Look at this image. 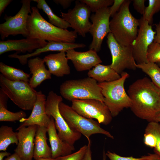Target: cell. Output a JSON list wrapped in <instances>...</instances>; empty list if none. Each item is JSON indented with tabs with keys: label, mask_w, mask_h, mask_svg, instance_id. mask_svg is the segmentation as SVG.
<instances>
[{
	"label": "cell",
	"mask_w": 160,
	"mask_h": 160,
	"mask_svg": "<svg viewBox=\"0 0 160 160\" xmlns=\"http://www.w3.org/2000/svg\"><path fill=\"white\" fill-rule=\"evenodd\" d=\"M136 66L148 75L152 82L160 89V67L157 64L148 62L137 64Z\"/></svg>",
	"instance_id": "obj_29"
},
{
	"label": "cell",
	"mask_w": 160,
	"mask_h": 160,
	"mask_svg": "<svg viewBox=\"0 0 160 160\" xmlns=\"http://www.w3.org/2000/svg\"><path fill=\"white\" fill-rule=\"evenodd\" d=\"M139 26L137 37L132 44L133 56L137 64L148 62L146 55L149 45L153 42L156 31L151 25L143 17L140 20Z\"/></svg>",
	"instance_id": "obj_14"
},
{
	"label": "cell",
	"mask_w": 160,
	"mask_h": 160,
	"mask_svg": "<svg viewBox=\"0 0 160 160\" xmlns=\"http://www.w3.org/2000/svg\"><path fill=\"white\" fill-rule=\"evenodd\" d=\"M146 129L153 132L156 137L157 142L154 151L160 158V124L155 121L149 122Z\"/></svg>",
	"instance_id": "obj_34"
},
{
	"label": "cell",
	"mask_w": 160,
	"mask_h": 160,
	"mask_svg": "<svg viewBox=\"0 0 160 160\" xmlns=\"http://www.w3.org/2000/svg\"><path fill=\"white\" fill-rule=\"evenodd\" d=\"M160 11V0H149L143 17L151 25L154 15Z\"/></svg>",
	"instance_id": "obj_30"
},
{
	"label": "cell",
	"mask_w": 160,
	"mask_h": 160,
	"mask_svg": "<svg viewBox=\"0 0 160 160\" xmlns=\"http://www.w3.org/2000/svg\"><path fill=\"white\" fill-rule=\"evenodd\" d=\"M11 155L8 152L6 151H2L0 153V160H3L5 156H8Z\"/></svg>",
	"instance_id": "obj_44"
},
{
	"label": "cell",
	"mask_w": 160,
	"mask_h": 160,
	"mask_svg": "<svg viewBox=\"0 0 160 160\" xmlns=\"http://www.w3.org/2000/svg\"><path fill=\"white\" fill-rule=\"evenodd\" d=\"M91 142L90 140L88 141L87 148L82 160H92L91 148ZM106 153L104 149L103 151V160H106Z\"/></svg>",
	"instance_id": "obj_39"
},
{
	"label": "cell",
	"mask_w": 160,
	"mask_h": 160,
	"mask_svg": "<svg viewBox=\"0 0 160 160\" xmlns=\"http://www.w3.org/2000/svg\"><path fill=\"white\" fill-rule=\"evenodd\" d=\"M47 128L52 158L67 156L75 150L73 145L65 142L59 137L57 132L54 119L52 116Z\"/></svg>",
	"instance_id": "obj_20"
},
{
	"label": "cell",
	"mask_w": 160,
	"mask_h": 160,
	"mask_svg": "<svg viewBox=\"0 0 160 160\" xmlns=\"http://www.w3.org/2000/svg\"><path fill=\"white\" fill-rule=\"evenodd\" d=\"M71 107L80 115L88 119H95L105 125L111 121L112 116L103 102L94 99L74 100Z\"/></svg>",
	"instance_id": "obj_11"
},
{
	"label": "cell",
	"mask_w": 160,
	"mask_h": 160,
	"mask_svg": "<svg viewBox=\"0 0 160 160\" xmlns=\"http://www.w3.org/2000/svg\"><path fill=\"white\" fill-rule=\"evenodd\" d=\"M106 42L112 56L111 68L119 74L126 69L133 70L137 68L132 45L120 44L111 33L107 35Z\"/></svg>",
	"instance_id": "obj_10"
},
{
	"label": "cell",
	"mask_w": 160,
	"mask_h": 160,
	"mask_svg": "<svg viewBox=\"0 0 160 160\" xmlns=\"http://www.w3.org/2000/svg\"><path fill=\"white\" fill-rule=\"evenodd\" d=\"M0 89L19 108L32 110L37 97V91L29 82L9 80L0 75Z\"/></svg>",
	"instance_id": "obj_6"
},
{
	"label": "cell",
	"mask_w": 160,
	"mask_h": 160,
	"mask_svg": "<svg viewBox=\"0 0 160 160\" xmlns=\"http://www.w3.org/2000/svg\"><path fill=\"white\" fill-rule=\"evenodd\" d=\"M47 127L37 126L34 142V144L33 158L35 160L41 158H52L51 147L47 142Z\"/></svg>",
	"instance_id": "obj_23"
},
{
	"label": "cell",
	"mask_w": 160,
	"mask_h": 160,
	"mask_svg": "<svg viewBox=\"0 0 160 160\" xmlns=\"http://www.w3.org/2000/svg\"><path fill=\"white\" fill-rule=\"evenodd\" d=\"M37 3L38 9H42L47 15L49 22L61 28L67 29L71 27L70 24L62 18L56 15L48 5L45 0H33Z\"/></svg>",
	"instance_id": "obj_26"
},
{
	"label": "cell",
	"mask_w": 160,
	"mask_h": 160,
	"mask_svg": "<svg viewBox=\"0 0 160 160\" xmlns=\"http://www.w3.org/2000/svg\"><path fill=\"white\" fill-rule=\"evenodd\" d=\"M65 52L68 59L71 61L78 71L89 70L102 63L97 52L93 50L89 49L87 51L81 52L71 49Z\"/></svg>",
	"instance_id": "obj_17"
},
{
	"label": "cell",
	"mask_w": 160,
	"mask_h": 160,
	"mask_svg": "<svg viewBox=\"0 0 160 160\" xmlns=\"http://www.w3.org/2000/svg\"><path fill=\"white\" fill-rule=\"evenodd\" d=\"M17 132L13 131L12 127L2 125L0 127V151H6L11 144L17 145Z\"/></svg>",
	"instance_id": "obj_28"
},
{
	"label": "cell",
	"mask_w": 160,
	"mask_h": 160,
	"mask_svg": "<svg viewBox=\"0 0 160 160\" xmlns=\"http://www.w3.org/2000/svg\"><path fill=\"white\" fill-rule=\"evenodd\" d=\"M144 136V144L151 148H155L157 143V138L154 133L145 129Z\"/></svg>",
	"instance_id": "obj_35"
},
{
	"label": "cell",
	"mask_w": 160,
	"mask_h": 160,
	"mask_svg": "<svg viewBox=\"0 0 160 160\" xmlns=\"http://www.w3.org/2000/svg\"><path fill=\"white\" fill-rule=\"evenodd\" d=\"M37 126L18 127L17 135L18 143L15 153L22 160H32L34 151V140Z\"/></svg>",
	"instance_id": "obj_15"
},
{
	"label": "cell",
	"mask_w": 160,
	"mask_h": 160,
	"mask_svg": "<svg viewBox=\"0 0 160 160\" xmlns=\"http://www.w3.org/2000/svg\"><path fill=\"white\" fill-rule=\"evenodd\" d=\"M87 146L84 145L77 151L63 156L61 160H82L86 151Z\"/></svg>",
	"instance_id": "obj_36"
},
{
	"label": "cell",
	"mask_w": 160,
	"mask_h": 160,
	"mask_svg": "<svg viewBox=\"0 0 160 160\" xmlns=\"http://www.w3.org/2000/svg\"><path fill=\"white\" fill-rule=\"evenodd\" d=\"M60 111L69 127L73 130L85 136L89 140L93 134H102L112 139L113 136L102 128L97 121L86 118L78 114L71 107L63 102L59 104Z\"/></svg>",
	"instance_id": "obj_7"
},
{
	"label": "cell",
	"mask_w": 160,
	"mask_h": 160,
	"mask_svg": "<svg viewBox=\"0 0 160 160\" xmlns=\"http://www.w3.org/2000/svg\"><path fill=\"white\" fill-rule=\"evenodd\" d=\"M125 0H113V2L109 7L110 16L112 17L120 9Z\"/></svg>",
	"instance_id": "obj_38"
},
{
	"label": "cell",
	"mask_w": 160,
	"mask_h": 160,
	"mask_svg": "<svg viewBox=\"0 0 160 160\" xmlns=\"http://www.w3.org/2000/svg\"><path fill=\"white\" fill-rule=\"evenodd\" d=\"M60 92L62 97L71 101L74 100L88 99L104 101L101 89L98 83L89 77L65 81L60 85Z\"/></svg>",
	"instance_id": "obj_5"
},
{
	"label": "cell",
	"mask_w": 160,
	"mask_h": 160,
	"mask_svg": "<svg viewBox=\"0 0 160 160\" xmlns=\"http://www.w3.org/2000/svg\"><path fill=\"white\" fill-rule=\"evenodd\" d=\"M62 101V96L58 95L52 91H50L46 101V113L49 116H52L54 119L55 127L60 138L65 142L73 145L75 142L80 138L82 135L72 129L60 113L59 104Z\"/></svg>",
	"instance_id": "obj_8"
},
{
	"label": "cell",
	"mask_w": 160,
	"mask_h": 160,
	"mask_svg": "<svg viewBox=\"0 0 160 160\" xmlns=\"http://www.w3.org/2000/svg\"><path fill=\"white\" fill-rule=\"evenodd\" d=\"M106 154L110 160H160V158L156 154H149L148 155L144 156L140 158H137L132 156H122L109 151H107Z\"/></svg>",
	"instance_id": "obj_32"
},
{
	"label": "cell",
	"mask_w": 160,
	"mask_h": 160,
	"mask_svg": "<svg viewBox=\"0 0 160 160\" xmlns=\"http://www.w3.org/2000/svg\"><path fill=\"white\" fill-rule=\"evenodd\" d=\"M130 108L138 117L149 122L155 121L160 113V89L147 77L137 80L128 90Z\"/></svg>",
	"instance_id": "obj_1"
},
{
	"label": "cell",
	"mask_w": 160,
	"mask_h": 160,
	"mask_svg": "<svg viewBox=\"0 0 160 160\" xmlns=\"http://www.w3.org/2000/svg\"><path fill=\"white\" fill-rule=\"evenodd\" d=\"M12 0H0V16L4 12V10L7 6L11 2Z\"/></svg>",
	"instance_id": "obj_42"
},
{
	"label": "cell",
	"mask_w": 160,
	"mask_h": 160,
	"mask_svg": "<svg viewBox=\"0 0 160 160\" xmlns=\"http://www.w3.org/2000/svg\"><path fill=\"white\" fill-rule=\"evenodd\" d=\"M31 12L27 21L28 35L26 38L54 41L74 43L77 34L58 28L45 20L37 7H31Z\"/></svg>",
	"instance_id": "obj_2"
},
{
	"label": "cell",
	"mask_w": 160,
	"mask_h": 160,
	"mask_svg": "<svg viewBox=\"0 0 160 160\" xmlns=\"http://www.w3.org/2000/svg\"><path fill=\"white\" fill-rule=\"evenodd\" d=\"M87 5L91 12H96L99 10L112 5L113 0H80Z\"/></svg>",
	"instance_id": "obj_31"
},
{
	"label": "cell",
	"mask_w": 160,
	"mask_h": 160,
	"mask_svg": "<svg viewBox=\"0 0 160 160\" xmlns=\"http://www.w3.org/2000/svg\"><path fill=\"white\" fill-rule=\"evenodd\" d=\"M86 45L84 43H69L57 42H48L45 46L36 50L30 53L19 55L16 53L9 55L8 57L11 58L18 59L22 65L26 64L28 63V59L37 56L40 54L49 51L65 52L77 48H84Z\"/></svg>",
	"instance_id": "obj_19"
},
{
	"label": "cell",
	"mask_w": 160,
	"mask_h": 160,
	"mask_svg": "<svg viewBox=\"0 0 160 160\" xmlns=\"http://www.w3.org/2000/svg\"><path fill=\"white\" fill-rule=\"evenodd\" d=\"M145 0H132L133 5L134 9L139 13L141 15L144 14L146 7L145 6Z\"/></svg>",
	"instance_id": "obj_37"
},
{
	"label": "cell",
	"mask_w": 160,
	"mask_h": 160,
	"mask_svg": "<svg viewBox=\"0 0 160 160\" xmlns=\"http://www.w3.org/2000/svg\"><path fill=\"white\" fill-rule=\"evenodd\" d=\"M131 1L125 0L110 21L111 33L117 41L124 46L132 45L137 37L139 26V20L129 10Z\"/></svg>",
	"instance_id": "obj_3"
},
{
	"label": "cell",
	"mask_w": 160,
	"mask_h": 160,
	"mask_svg": "<svg viewBox=\"0 0 160 160\" xmlns=\"http://www.w3.org/2000/svg\"><path fill=\"white\" fill-rule=\"evenodd\" d=\"M155 26L156 34L153 42L160 44V22Z\"/></svg>",
	"instance_id": "obj_41"
},
{
	"label": "cell",
	"mask_w": 160,
	"mask_h": 160,
	"mask_svg": "<svg viewBox=\"0 0 160 160\" xmlns=\"http://www.w3.org/2000/svg\"><path fill=\"white\" fill-rule=\"evenodd\" d=\"M31 1L22 0L21 7L15 15L5 16V21L0 24V34L2 40L10 35L21 34L26 38L28 36L27 21L29 14L31 12Z\"/></svg>",
	"instance_id": "obj_9"
},
{
	"label": "cell",
	"mask_w": 160,
	"mask_h": 160,
	"mask_svg": "<svg viewBox=\"0 0 160 160\" xmlns=\"http://www.w3.org/2000/svg\"><path fill=\"white\" fill-rule=\"evenodd\" d=\"M0 72L5 77L12 81H23L29 82V74L23 70L9 66L3 63H0Z\"/></svg>",
	"instance_id": "obj_27"
},
{
	"label": "cell",
	"mask_w": 160,
	"mask_h": 160,
	"mask_svg": "<svg viewBox=\"0 0 160 160\" xmlns=\"http://www.w3.org/2000/svg\"><path fill=\"white\" fill-rule=\"evenodd\" d=\"M3 160H22L15 153L7 156Z\"/></svg>",
	"instance_id": "obj_43"
},
{
	"label": "cell",
	"mask_w": 160,
	"mask_h": 160,
	"mask_svg": "<svg viewBox=\"0 0 160 160\" xmlns=\"http://www.w3.org/2000/svg\"><path fill=\"white\" fill-rule=\"evenodd\" d=\"M65 53L61 52L50 54L43 58L51 74L61 77L70 73V68Z\"/></svg>",
	"instance_id": "obj_21"
},
{
	"label": "cell",
	"mask_w": 160,
	"mask_h": 160,
	"mask_svg": "<svg viewBox=\"0 0 160 160\" xmlns=\"http://www.w3.org/2000/svg\"><path fill=\"white\" fill-rule=\"evenodd\" d=\"M88 77L94 79L98 83L109 82L119 79L121 76L111 67L110 65L99 64L89 71Z\"/></svg>",
	"instance_id": "obj_24"
},
{
	"label": "cell",
	"mask_w": 160,
	"mask_h": 160,
	"mask_svg": "<svg viewBox=\"0 0 160 160\" xmlns=\"http://www.w3.org/2000/svg\"><path fill=\"white\" fill-rule=\"evenodd\" d=\"M91 12L87 5L77 0L73 9H69L67 12L61 11L60 13L61 17L69 23L74 31L85 37L92 25L89 20Z\"/></svg>",
	"instance_id": "obj_12"
},
{
	"label": "cell",
	"mask_w": 160,
	"mask_h": 160,
	"mask_svg": "<svg viewBox=\"0 0 160 160\" xmlns=\"http://www.w3.org/2000/svg\"><path fill=\"white\" fill-rule=\"evenodd\" d=\"M74 0H54L55 3L60 5L64 9L69 7L72 3Z\"/></svg>",
	"instance_id": "obj_40"
},
{
	"label": "cell",
	"mask_w": 160,
	"mask_h": 160,
	"mask_svg": "<svg viewBox=\"0 0 160 160\" xmlns=\"http://www.w3.org/2000/svg\"><path fill=\"white\" fill-rule=\"evenodd\" d=\"M146 57L148 62L160 63V44L152 43L148 47Z\"/></svg>",
	"instance_id": "obj_33"
},
{
	"label": "cell",
	"mask_w": 160,
	"mask_h": 160,
	"mask_svg": "<svg viewBox=\"0 0 160 160\" xmlns=\"http://www.w3.org/2000/svg\"><path fill=\"white\" fill-rule=\"evenodd\" d=\"M63 156L58 157L56 158H41L35 160H61Z\"/></svg>",
	"instance_id": "obj_45"
},
{
	"label": "cell",
	"mask_w": 160,
	"mask_h": 160,
	"mask_svg": "<svg viewBox=\"0 0 160 160\" xmlns=\"http://www.w3.org/2000/svg\"><path fill=\"white\" fill-rule=\"evenodd\" d=\"M157 65L160 67V63H157Z\"/></svg>",
	"instance_id": "obj_47"
},
{
	"label": "cell",
	"mask_w": 160,
	"mask_h": 160,
	"mask_svg": "<svg viewBox=\"0 0 160 160\" xmlns=\"http://www.w3.org/2000/svg\"><path fill=\"white\" fill-rule=\"evenodd\" d=\"M48 42L36 39L26 38L25 39H9L0 41V55L5 52L16 51L17 52H31L34 50L46 46Z\"/></svg>",
	"instance_id": "obj_18"
},
{
	"label": "cell",
	"mask_w": 160,
	"mask_h": 160,
	"mask_svg": "<svg viewBox=\"0 0 160 160\" xmlns=\"http://www.w3.org/2000/svg\"><path fill=\"white\" fill-rule=\"evenodd\" d=\"M155 122H160V113L159 114L156 118Z\"/></svg>",
	"instance_id": "obj_46"
},
{
	"label": "cell",
	"mask_w": 160,
	"mask_h": 160,
	"mask_svg": "<svg viewBox=\"0 0 160 160\" xmlns=\"http://www.w3.org/2000/svg\"><path fill=\"white\" fill-rule=\"evenodd\" d=\"M27 63L32 74L29 83L33 88L37 87L44 81L51 79L52 74L46 68L43 59L39 57L30 58Z\"/></svg>",
	"instance_id": "obj_22"
},
{
	"label": "cell",
	"mask_w": 160,
	"mask_h": 160,
	"mask_svg": "<svg viewBox=\"0 0 160 160\" xmlns=\"http://www.w3.org/2000/svg\"><path fill=\"white\" fill-rule=\"evenodd\" d=\"M46 98L41 91L37 92V99L30 115L28 118H24L19 121L22 123L18 127L33 125L48 127L51 117L47 114L46 111Z\"/></svg>",
	"instance_id": "obj_16"
},
{
	"label": "cell",
	"mask_w": 160,
	"mask_h": 160,
	"mask_svg": "<svg viewBox=\"0 0 160 160\" xmlns=\"http://www.w3.org/2000/svg\"><path fill=\"white\" fill-rule=\"evenodd\" d=\"M7 96L0 89V121L14 122L26 118V114L22 111L13 112L7 108Z\"/></svg>",
	"instance_id": "obj_25"
},
{
	"label": "cell",
	"mask_w": 160,
	"mask_h": 160,
	"mask_svg": "<svg viewBox=\"0 0 160 160\" xmlns=\"http://www.w3.org/2000/svg\"><path fill=\"white\" fill-rule=\"evenodd\" d=\"M119 79L111 82L98 83L104 98V102L113 117L117 116L124 108H130L131 100L124 88L129 74L124 71Z\"/></svg>",
	"instance_id": "obj_4"
},
{
	"label": "cell",
	"mask_w": 160,
	"mask_h": 160,
	"mask_svg": "<svg viewBox=\"0 0 160 160\" xmlns=\"http://www.w3.org/2000/svg\"><path fill=\"white\" fill-rule=\"evenodd\" d=\"M109 7L100 9L90 17L92 25L89 33L92 36L89 49L98 52L101 49L103 39L111 33L110 26Z\"/></svg>",
	"instance_id": "obj_13"
}]
</instances>
